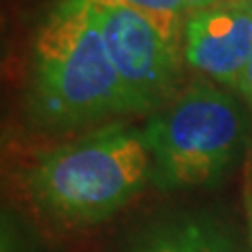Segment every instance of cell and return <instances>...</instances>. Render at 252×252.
<instances>
[{
  "label": "cell",
  "mask_w": 252,
  "mask_h": 252,
  "mask_svg": "<svg viewBox=\"0 0 252 252\" xmlns=\"http://www.w3.org/2000/svg\"><path fill=\"white\" fill-rule=\"evenodd\" d=\"M252 55V11L244 2H219L187 17L183 57L193 72L235 89Z\"/></svg>",
  "instance_id": "cell-5"
},
{
  "label": "cell",
  "mask_w": 252,
  "mask_h": 252,
  "mask_svg": "<svg viewBox=\"0 0 252 252\" xmlns=\"http://www.w3.org/2000/svg\"><path fill=\"white\" fill-rule=\"evenodd\" d=\"M223 2H246V0H223Z\"/></svg>",
  "instance_id": "cell-10"
},
{
  "label": "cell",
  "mask_w": 252,
  "mask_h": 252,
  "mask_svg": "<svg viewBox=\"0 0 252 252\" xmlns=\"http://www.w3.org/2000/svg\"><path fill=\"white\" fill-rule=\"evenodd\" d=\"M28 114L49 130H72L130 114L91 0H55L32 49Z\"/></svg>",
  "instance_id": "cell-1"
},
{
  "label": "cell",
  "mask_w": 252,
  "mask_h": 252,
  "mask_svg": "<svg viewBox=\"0 0 252 252\" xmlns=\"http://www.w3.org/2000/svg\"><path fill=\"white\" fill-rule=\"evenodd\" d=\"M233 91L238 93L244 99V103L252 109V55H250V59H248L246 67H244V72H242L240 80H238V84H235Z\"/></svg>",
  "instance_id": "cell-8"
},
{
  "label": "cell",
  "mask_w": 252,
  "mask_h": 252,
  "mask_svg": "<svg viewBox=\"0 0 252 252\" xmlns=\"http://www.w3.org/2000/svg\"><path fill=\"white\" fill-rule=\"evenodd\" d=\"M152 181L143 132L109 124L42 154L28 175L36 206L67 227L97 225Z\"/></svg>",
  "instance_id": "cell-2"
},
{
  "label": "cell",
  "mask_w": 252,
  "mask_h": 252,
  "mask_svg": "<svg viewBox=\"0 0 252 252\" xmlns=\"http://www.w3.org/2000/svg\"><path fill=\"white\" fill-rule=\"evenodd\" d=\"M130 114H154L175 99L183 49L124 0H91Z\"/></svg>",
  "instance_id": "cell-4"
},
{
  "label": "cell",
  "mask_w": 252,
  "mask_h": 252,
  "mask_svg": "<svg viewBox=\"0 0 252 252\" xmlns=\"http://www.w3.org/2000/svg\"><path fill=\"white\" fill-rule=\"evenodd\" d=\"M141 252H246V248L233 227L204 217L168 227Z\"/></svg>",
  "instance_id": "cell-6"
},
{
  "label": "cell",
  "mask_w": 252,
  "mask_h": 252,
  "mask_svg": "<svg viewBox=\"0 0 252 252\" xmlns=\"http://www.w3.org/2000/svg\"><path fill=\"white\" fill-rule=\"evenodd\" d=\"M219 2H223V0H181V4H183L187 17L189 15H193V13H200L204 9H210V6H215Z\"/></svg>",
  "instance_id": "cell-9"
},
{
  "label": "cell",
  "mask_w": 252,
  "mask_h": 252,
  "mask_svg": "<svg viewBox=\"0 0 252 252\" xmlns=\"http://www.w3.org/2000/svg\"><path fill=\"white\" fill-rule=\"evenodd\" d=\"M124 2L143 13L172 44L183 49L187 13L181 0H124Z\"/></svg>",
  "instance_id": "cell-7"
},
{
  "label": "cell",
  "mask_w": 252,
  "mask_h": 252,
  "mask_svg": "<svg viewBox=\"0 0 252 252\" xmlns=\"http://www.w3.org/2000/svg\"><path fill=\"white\" fill-rule=\"evenodd\" d=\"M244 4H246V6H248V9L252 11V0H246V2H244Z\"/></svg>",
  "instance_id": "cell-11"
},
{
  "label": "cell",
  "mask_w": 252,
  "mask_h": 252,
  "mask_svg": "<svg viewBox=\"0 0 252 252\" xmlns=\"http://www.w3.org/2000/svg\"><path fill=\"white\" fill-rule=\"evenodd\" d=\"M141 132L152 156V183L181 191L229 175L248 149L252 120L235 94L195 82L149 114Z\"/></svg>",
  "instance_id": "cell-3"
}]
</instances>
